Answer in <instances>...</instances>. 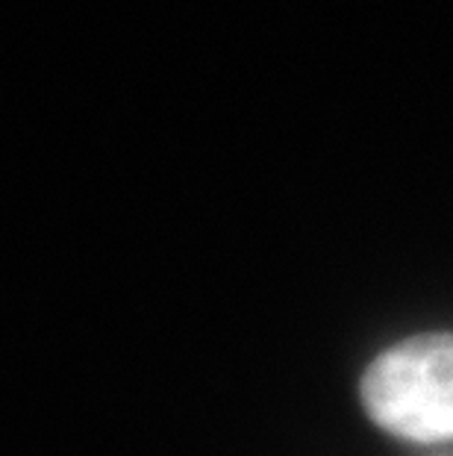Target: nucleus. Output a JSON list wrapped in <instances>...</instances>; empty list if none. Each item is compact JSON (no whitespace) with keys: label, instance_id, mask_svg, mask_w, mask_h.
<instances>
[{"label":"nucleus","instance_id":"nucleus-1","mask_svg":"<svg viewBox=\"0 0 453 456\" xmlns=\"http://www.w3.org/2000/svg\"><path fill=\"white\" fill-rule=\"evenodd\" d=\"M371 421L407 442H453V333H427L383 351L362 377Z\"/></svg>","mask_w":453,"mask_h":456}]
</instances>
